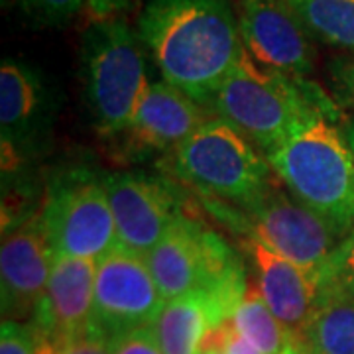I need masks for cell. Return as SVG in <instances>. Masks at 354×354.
<instances>
[{"mask_svg":"<svg viewBox=\"0 0 354 354\" xmlns=\"http://www.w3.org/2000/svg\"><path fill=\"white\" fill-rule=\"evenodd\" d=\"M242 44L262 67L293 77L315 71L317 51L286 0H234Z\"/></svg>","mask_w":354,"mask_h":354,"instance_id":"13","label":"cell"},{"mask_svg":"<svg viewBox=\"0 0 354 354\" xmlns=\"http://www.w3.org/2000/svg\"><path fill=\"white\" fill-rule=\"evenodd\" d=\"M146 262L165 301L197 290H218L248 281L239 256L213 228L181 215Z\"/></svg>","mask_w":354,"mask_h":354,"instance_id":"8","label":"cell"},{"mask_svg":"<svg viewBox=\"0 0 354 354\" xmlns=\"http://www.w3.org/2000/svg\"><path fill=\"white\" fill-rule=\"evenodd\" d=\"M207 348H221L225 354H260L239 330L234 329L230 319L207 335V339L203 341L201 353Z\"/></svg>","mask_w":354,"mask_h":354,"instance_id":"26","label":"cell"},{"mask_svg":"<svg viewBox=\"0 0 354 354\" xmlns=\"http://www.w3.org/2000/svg\"><path fill=\"white\" fill-rule=\"evenodd\" d=\"M205 199L207 209L236 236H252L266 248L315 274L339 244L333 228L276 185L244 209Z\"/></svg>","mask_w":354,"mask_h":354,"instance_id":"7","label":"cell"},{"mask_svg":"<svg viewBox=\"0 0 354 354\" xmlns=\"http://www.w3.org/2000/svg\"><path fill=\"white\" fill-rule=\"evenodd\" d=\"M79 67L95 132L104 140L118 138L150 85L138 34L118 16L93 20L81 36Z\"/></svg>","mask_w":354,"mask_h":354,"instance_id":"4","label":"cell"},{"mask_svg":"<svg viewBox=\"0 0 354 354\" xmlns=\"http://www.w3.org/2000/svg\"><path fill=\"white\" fill-rule=\"evenodd\" d=\"M201 354H225L221 348H207V351H203Z\"/></svg>","mask_w":354,"mask_h":354,"instance_id":"31","label":"cell"},{"mask_svg":"<svg viewBox=\"0 0 354 354\" xmlns=\"http://www.w3.org/2000/svg\"><path fill=\"white\" fill-rule=\"evenodd\" d=\"M207 111L232 124L264 156L319 114L344 118L330 93L315 81L262 67L246 48Z\"/></svg>","mask_w":354,"mask_h":354,"instance_id":"2","label":"cell"},{"mask_svg":"<svg viewBox=\"0 0 354 354\" xmlns=\"http://www.w3.org/2000/svg\"><path fill=\"white\" fill-rule=\"evenodd\" d=\"M104 187L120 246L140 256L153 250L177 218L187 213L171 177L118 169L104 174Z\"/></svg>","mask_w":354,"mask_h":354,"instance_id":"10","label":"cell"},{"mask_svg":"<svg viewBox=\"0 0 354 354\" xmlns=\"http://www.w3.org/2000/svg\"><path fill=\"white\" fill-rule=\"evenodd\" d=\"M307 34L354 55V0H286Z\"/></svg>","mask_w":354,"mask_h":354,"instance_id":"18","label":"cell"},{"mask_svg":"<svg viewBox=\"0 0 354 354\" xmlns=\"http://www.w3.org/2000/svg\"><path fill=\"white\" fill-rule=\"evenodd\" d=\"M254 270V281L268 307L290 333L299 339L319 305L315 274L266 248L252 236H239Z\"/></svg>","mask_w":354,"mask_h":354,"instance_id":"16","label":"cell"},{"mask_svg":"<svg viewBox=\"0 0 354 354\" xmlns=\"http://www.w3.org/2000/svg\"><path fill=\"white\" fill-rule=\"evenodd\" d=\"M136 34L162 81L205 109L244 53L234 0H148Z\"/></svg>","mask_w":354,"mask_h":354,"instance_id":"1","label":"cell"},{"mask_svg":"<svg viewBox=\"0 0 354 354\" xmlns=\"http://www.w3.org/2000/svg\"><path fill=\"white\" fill-rule=\"evenodd\" d=\"M30 24L57 28L71 22L83 10L87 0H14Z\"/></svg>","mask_w":354,"mask_h":354,"instance_id":"22","label":"cell"},{"mask_svg":"<svg viewBox=\"0 0 354 354\" xmlns=\"http://www.w3.org/2000/svg\"><path fill=\"white\" fill-rule=\"evenodd\" d=\"M36 341H38V354H111V339H106L95 329L67 341L36 335Z\"/></svg>","mask_w":354,"mask_h":354,"instance_id":"23","label":"cell"},{"mask_svg":"<svg viewBox=\"0 0 354 354\" xmlns=\"http://www.w3.org/2000/svg\"><path fill=\"white\" fill-rule=\"evenodd\" d=\"M160 165L207 199L244 209L276 187L274 169L227 120L211 116Z\"/></svg>","mask_w":354,"mask_h":354,"instance_id":"5","label":"cell"},{"mask_svg":"<svg viewBox=\"0 0 354 354\" xmlns=\"http://www.w3.org/2000/svg\"><path fill=\"white\" fill-rule=\"evenodd\" d=\"M281 354H307V353H305L304 346L295 341V339H290V341H288V344H286V348L281 351Z\"/></svg>","mask_w":354,"mask_h":354,"instance_id":"30","label":"cell"},{"mask_svg":"<svg viewBox=\"0 0 354 354\" xmlns=\"http://www.w3.org/2000/svg\"><path fill=\"white\" fill-rule=\"evenodd\" d=\"M0 354H38V341L32 325L2 319Z\"/></svg>","mask_w":354,"mask_h":354,"instance_id":"25","label":"cell"},{"mask_svg":"<svg viewBox=\"0 0 354 354\" xmlns=\"http://www.w3.org/2000/svg\"><path fill=\"white\" fill-rule=\"evenodd\" d=\"M315 283L319 305L354 297V230L342 236L329 258L317 270Z\"/></svg>","mask_w":354,"mask_h":354,"instance_id":"21","label":"cell"},{"mask_svg":"<svg viewBox=\"0 0 354 354\" xmlns=\"http://www.w3.org/2000/svg\"><path fill=\"white\" fill-rule=\"evenodd\" d=\"M327 87L335 102L354 113V55H337L327 64Z\"/></svg>","mask_w":354,"mask_h":354,"instance_id":"24","label":"cell"},{"mask_svg":"<svg viewBox=\"0 0 354 354\" xmlns=\"http://www.w3.org/2000/svg\"><path fill=\"white\" fill-rule=\"evenodd\" d=\"M342 132H344V138L348 142V148H351L354 158V114L353 116H346L342 120Z\"/></svg>","mask_w":354,"mask_h":354,"instance_id":"29","label":"cell"},{"mask_svg":"<svg viewBox=\"0 0 354 354\" xmlns=\"http://www.w3.org/2000/svg\"><path fill=\"white\" fill-rule=\"evenodd\" d=\"M230 323L260 354H281L290 341V333L268 307L256 281L248 278L246 291L236 304Z\"/></svg>","mask_w":354,"mask_h":354,"instance_id":"20","label":"cell"},{"mask_svg":"<svg viewBox=\"0 0 354 354\" xmlns=\"http://www.w3.org/2000/svg\"><path fill=\"white\" fill-rule=\"evenodd\" d=\"M39 218L55 254L101 260L120 246L104 174L88 165H67L48 177Z\"/></svg>","mask_w":354,"mask_h":354,"instance_id":"6","label":"cell"},{"mask_svg":"<svg viewBox=\"0 0 354 354\" xmlns=\"http://www.w3.org/2000/svg\"><path fill=\"white\" fill-rule=\"evenodd\" d=\"M344 118L319 114L264 156L291 197L339 239L354 230V158L342 132Z\"/></svg>","mask_w":354,"mask_h":354,"instance_id":"3","label":"cell"},{"mask_svg":"<svg viewBox=\"0 0 354 354\" xmlns=\"http://www.w3.org/2000/svg\"><path fill=\"white\" fill-rule=\"evenodd\" d=\"M213 114L164 81L150 83L128 128L114 138L122 162L164 160Z\"/></svg>","mask_w":354,"mask_h":354,"instance_id":"12","label":"cell"},{"mask_svg":"<svg viewBox=\"0 0 354 354\" xmlns=\"http://www.w3.org/2000/svg\"><path fill=\"white\" fill-rule=\"evenodd\" d=\"M164 304L146 256L116 246L97 260L93 329L106 339L150 327Z\"/></svg>","mask_w":354,"mask_h":354,"instance_id":"11","label":"cell"},{"mask_svg":"<svg viewBox=\"0 0 354 354\" xmlns=\"http://www.w3.org/2000/svg\"><path fill=\"white\" fill-rule=\"evenodd\" d=\"M246 283L218 290H197L165 301L150 325L164 354H201L203 341L227 323L246 291Z\"/></svg>","mask_w":354,"mask_h":354,"instance_id":"17","label":"cell"},{"mask_svg":"<svg viewBox=\"0 0 354 354\" xmlns=\"http://www.w3.org/2000/svg\"><path fill=\"white\" fill-rule=\"evenodd\" d=\"M10 2H14V0H2V6H6V4H10Z\"/></svg>","mask_w":354,"mask_h":354,"instance_id":"32","label":"cell"},{"mask_svg":"<svg viewBox=\"0 0 354 354\" xmlns=\"http://www.w3.org/2000/svg\"><path fill=\"white\" fill-rule=\"evenodd\" d=\"M59 97L36 65L6 57L0 65L2 171L28 167L50 136Z\"/></svg>","mask_w":354,"mask_h":354,"instance_id":"9","label":"cell"},{"mask_svg":"<svg viewBox=\"0 0 354 354\" xmlns=\"http://www.w3.org/2000/svg\"><path fill=\"white\" fill-rule=\"evenodd\" d=\"M295 341L307 354H354V297L319 305Z\"/></svg>","mask_w":354,"mask_h":354,"instance_id":"19","label":"cell"},{"mask_svg":"<svg viewBox=\"0 0 354 354\" xmlns=\"http://www.w3.org/2000/svg\"><path fill=\"white\" fill-rule=\"evenodd\" d=\"M130 2L132 0H87V8L93 14V20H104L124 12Z\"/></svg>","mask_w":354,"mask_h":354,"instance_id":"28","label":"cell"},{"mask_svg":"<svg viewBox=\"0 0 354 354\" xmlns=\"http://www.w3.org/2000/svg\"><path fill=\"white\" fill-rule=\"evenodd\" d=\"M39 213L2 236L0 248V299L8 321L32 319L50 281L55 262Z\"/></svg>","mask_w":354,"mask_h":354,"instance_id":"14","label":"cell"},{"mask_svg":"<svg viewBox=\"0 0 354 354\" xmlns=\"http://www.w3.org/2000/svg\"><path fill=\"white\" fill-rule=\"evenodd\" d=\"M97 260L55 256L46 291L28 321L38 337L67 341L93 330Z\"/></svg>","mask_w":354,"mask_h":354,"instance_id":"15","label":"cell"},{"mask_svg":"<svg viewBox=\"0 0 354 354\" xmlns=\"http://www.w3.org/2000/svg\"><path fill=\"white\" fill-rule=\"evenodd\" d=\"M111 354H164L150 327L111 339Z\"/></svg>","mask_w":354,"mask_h":354,"instance_id":"27","label":"cell"}]
</instances>
